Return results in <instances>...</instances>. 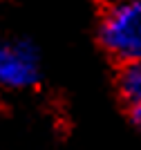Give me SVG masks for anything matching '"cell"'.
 I'll return each mask as SVG.
<instances>
[{
    "label": "cell",
    "mask_w": 141,
    "mask_h": 150,
    "mask_svg": "<svg viewBox=\"0 0 141 150\" xmlns=\"http://www.w3.org/2000/svg\"><path fill=\"white\" fill-rule=\"evenodd\" d=\"M98 43L117 63L141 58V0H110L98 20Z\"/></svg>",
    "instance_id": "1"
},
{
    "label": "cell",
    "mask_w": 141,
    "mask_h": 150,
    "mask_svg": "<svg viewBox=\"0 0 141 150\" xmlns=\"http://www.w3.org/2000/svg\"><path fill=\"white\" fill-rule=\"evenodd\" d=\"M40 79L38 50L29 40H0V88L29 90Z\"/></svg>",
    "instance_id": "2"
},
{
    "label": "cell",
    "mask_w": 141,
    "mask_h": 150,
    "mask_svg": "<svg viewBox=\"0 0 141 150\" xmlns=\"http://www.w3.org/2000/svg\"><path fill=\"white\" fill-rule=\"evenodd\" d=\"M117 90L125 105L141 99V58L121 65L117 76Z\"/></svg>",
    "instance_id": "3"
},
{
    "label": "cell",
    "mask_w": 141,
    "mask_h": 150,
    "mask_svg": "<svg viewBox=\"0 0 141 150\" xmlns=\"http://www.w3.org/2000/svg\"><path fill=\"white\" fill-rule=\"evenodd\" d=\"M125 110H128V117H130V121H132V125L141 132V99L128 103V105H125Z\"/></svg>",
    "instance_id": "4"
}]
</instances>
